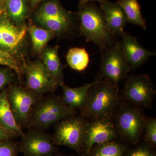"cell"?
<instances>
[{"label": "cell", "mask_w": 156, "mask_h": 156, "mask_svg": "<svg viewBox=\"0 0 156 156\" xmlns=\"http://www.w3.org/2000/svg\"><path fill=\"white\" fill-rule=\"evenodd\" d=\"M119 86L98 77L90 88L80 115L87 120L112 118L121 98Z\"/></svg>", "instance_id": "cell-1"}, {"label": "cell", "mask_w": 156, "mask_h": 156, "mask_svg": "<svg viewBox=\"0 0 156 156\" xmlns=\"http://www.w3.org/2000/svg\"><path fill=\"white\" fill-rule=\"evenodd\" d=\"M76 112L65 104L61 96H42L33 107L27 128L43 131Z\"/></svg>", "instance_id": "cell-4"}, {"label": "cell", "mask_w": 156, "mask_h": 156, "mask_svg": "<svg viewBox=\"0 0 156 156\" xmlns=\"http://www.w3.org/2000/svg\"><path fill=\"white\" fill-rule=\"evenodd\" d=\"M0 65L8 66L13 70L17 74L19 79L23 73V66L20 65V63L12 54L0 49Z\"/></svg>", "instance_id": "cell-25"}, {"label": "cell", "mask_w": 156, "mask_h": 156, "mask_svg": "<svg viewBox=\"0 0 156 156\" xmlns=\"http://www.w3.org/2000/svg\"><path fill=\"white\" fill-rule=\"evenodd\" d=\"M68 64L72 69L82 71L87 67L89 63V56L84 48H71L66 56Z\"/></svg>", "instance_id": "cell-21"}, {"label": "cell", "mask_w": 156, "mask_h": 156, "mask_svg": "<svg viewBox=\"0 0 156 156\" xmlns=\"http://www.w3.org/2000/svg\"><path fill=\"white\" fill-rule=\"evenodd\" d=\"M19 153L18 143L11 140L0 142V156H18Z\"/></svg>", "instance_id": "cell-28"}, {"label": "cell", "mask_w": 156, "mask_h": 156, "mask_svg": "<svg viewBox=\"0 0 156 156\" xmlns=\"http://www.w3.org/2000/svg\"><path fill=\"white\" fill-rule=\"evenodd\" d=\"M0 126L15 137H21L24 134L14 119L7 98L6 89L0 92Z\"/></svg>", "instance_id": "cell-15"}, {"label": "cell", "mask_w": 156, "mask_h": 156, "mask_svg": "<svg viewBox=\"0 0 156 156\" xmlns=\"http://www.w3.org/2000/svg\"><path fill=\"white\" fill-rule=\"evenodd\" d=\"M26 87L38 95L54 92L59 86L49 74L43 62L36 61L23 66Z\"/></svg>", "instance_id": "cell-11"}, {"label": "cell", "mask_w": 156, "mask_h": 156, "mask_svg": "<svg viewBox=\"0 0 156 156\" xmlns=\"http://www.w3.org/2000/svg\"><path fill=\"white\" fill-rule=\"evenodd\" d=\"M58 48L59 47L57 46L44 48L42 50V56L43 64L49 74L60 86L64 83V66L58 56Z\"/></svg>", "instance_id": "cell-16"}, {"label": "cell", "mask_w": 156, "mask_h": 156, "mask_svg": "<svg viewBox=\"0 0 156 156\" xmlns=\"http://www.w3.org/2000/svg\"><path fill=\"white\" fill-rule=\"evenodd\" d=\"M36 14L73 22L72 13L65 10L58 0H50L44 3Z\"/></svg>", "instance_id": "cell-20"}, {"label": "cell", "mask_w": 156, "mask_h": 156, "mask_svg": "<svg viewBox=\"0 0 156 156\" xmlns=\"http://www.w3.org/2000/svg\"><path fill=\"white\" fill-rule=\"evenodd\" d=\"M43 0H30V6L32 8L36 6L37 5H38L39 3L41 2Z\"/></svg>", "instance_id": "cell-32"}, {"label": "cell", "mask_w": 156, "mask_h": 156, "mask_svg": "<svg viewBox=\"0 0 156 156\" xmlns=\"http://www.w3.org/2000/svg\"><path fill=\"white\" fill-rule=\"evenodd\" d=\"M54 156H76L71 155H67L63 154L61 153L58 152L56 153Z\"/></svg>", "instance_id": "cell-33"}, {"label": "cell", "mask_w": 156, "mask_h": 156, "mask_svg": "<svg viewBox=\"0 0 156 156\" xmlns=\"http://www.w3.org/2000/svg\"><path fill=\"white\" fill-rule=\"evenodd\" d=\"M127 144L119 139L94 146L85 156H126Z\"/></svg>", "instance_id": "cell-19"}, {"label": "cell", "mask_w": 156, "mask_h": 156, "mask_svg": "<svg viewBox=\"0 0 156 156\" xmlns=\"http://www.w3.org/2000/svg\"><path fill=\"white\" fill-rule=\"evenodd\" d=\"M98 77L119 86L131 70L124 54L121 41L117 40L101 52Z\"/></svg>", "instance_id": "cell-6"}, {"label": "cell", "mask_w": 156, "mask_h": 156, "mask_svg": "<svg viewBox=\"0 0 156 156\" xmlns=\"http://www.w3.org/2000/svg\"><path fill=\"white\" fill-rule=\"evenodd\" d=\"M21 137L18 148L24 156H54L58 152L52 136L42 130L30 129Z\"/></svg>", "instance_id": "cell-10"}, {"label": "cell", "mask_w": 156, "mask_h": 156, "mask_svg": "<svg viewBox=\"0 0 156 156\" xmlns=\"http://www.w3.org/2000/svg\"><path fill=\"white\" fill-rule=\"evenodd\" d=\"M106 0H79V6L83 5L85 3L92 2H98L100 3L104 2Z\"/></svg>", "instance_id": "cell-31"}, {"label": "cell", "mask_w": 156, "mask_h": 156, "mask_svg": "<svg viewBox=\"0 0 156 156\" xmlns=\"http://www.w3.org/2000/svg\"><path fill=\"white\" fill-rule=\"evenodd\" d=\"M6 90L10 108L16 122L22 129L27 128L33 107L43 95H38L26 87L14 85Z\"/></svg>", "instance_id": "cell-8"}, {"label": "cell", "mask_w": 156, "mask_h": 156, "mask_svg": "<svg viewBox=\"0 0 156 156\" xmlns=\"http://www.w3.org/2000/svg\"><path fill=\"white\" fill-rule=\"evenodd\" d=\"M147 118L142 108L121 99L112 117L118 139L127 145L139 143Z\"/></svg>", "instance_id": "cell-3"}, {"label": "cell", "mask_w": 156, "mask_h": 156, "mask_svg": "<svg viewBox=\"0 0 156 156\" xmlns=\"http://www.w3.org/2000/svg\"><path fill=\"white\" fill-rule=\"evenodd\" d=\"M94 83L95 80L78 88H71L64 83L62 84L60 87L62 89V101L69 108L79 110L85 104L89 90Z\"/></svg>", "instance_id": "cell-17"}, {"label": "cell", "mask_w": 156, "mask_h": 156, "mask_svg": "<svg viewBox=\"0 0 156 156\" xmlns=\"http://www.w3.org/2000/svg\"><path fill=\"white\" fill-rule=\"evenodd\" d=\"M13 138H15V137L12 134L7 132L0 126V142L11 140Z\"/></svg>", "instance_id": "cell-30"}, {"label": "cell", "mask_w": 156, "mask_h": 156, "mask_svg": "<svg viewBox=\"0 0 156 156\" xmlns=\"http://www.w3.org/2000/svg\"><path fill=\"white\" fill-rule=\"evenodd\" d=\"M76 13L80 23V35L92 42L102 52L117 41L109 30L103 11L95 3L89 2L79 6Z\"/></svg>", "instance_id": "cell-2"}, {"label": "cell", "mask_w": 156, "mask_h": 156, "mask_svg": "<svg viewBox=\"0 0 156 156\" xmlns=\"http://www.w3.org/2000/svg\"><path fill=\"white\" fill-rule=\"evenodd\" d=\"M144 142L150 144L154 147H156V119L147 118L144 130Z\"/></svg>", "instance_id": "cell-26"}, {"label": "cell", "mask_w": 156, "mask_h": 156, "mask_svg": "<svg viewBox=\"0 0 156 156\" xmlns=\"http://www.w3.org/2000/svg\"><path fill=\"white\" fill-rule=\"evenodd\" d=\"M37 20L48 30L59 35H65L71 31L73 22L36 14Z\"/></svg>", "instance_id": "cell-22"}, {"label": "cell", "mask_w": 156, "mask_h": 156, "mask_svg": "<svg viewBox=\"0 0 156 156\" xmlns=\"http://www.w3.org/2000/svg\"><path fill=\"white\" fill-rule=\"evenodd\" d=\"M25 27L18 26L7 19H0V49L13 54L19 50L26 34Z\"/></svg>", "instance_id": "cell-13"}, {"label": "cell", "mask_w": 156, "mask_h": 156, "mask_svg": "<svg viewBox=\"0 0 156 156\" xmlns=\"http://www.w3.org/2000/svg\"><path fill=\"white\" fill-rule=\"evenodd\" d=\"M5 7L7 13L18 26L22 27L24 21L27 7L25 0H6Z\"/></svg>", "instance_id": "cell-24"}, {"label": "cell", "mask_w": 156, "mask_h": 156, "mask_svg": "<svg viewBox=\"0 0 156 156\" xmlns=\"http://www.w3.org/2000/svg\"><path fill=\"white\" fill-rule=\"evenodd\" d=\"M100 9L103 11L109 30L116 37L121 36L128 23L125 13L116 2L106 0L100 3Z\"/></svg>", "instance_id": "cell-14"}, {"label": "cell", "mask_w": 156, "mask_h": 156, "mask_svg": "<svg viewBox=\"0 0 156 156\" xmlns=\"http://www.w3.org/2000/svg\"><path fill=\"white\" fill-rule=\"evenodd\" d=\"M33 47L35 51L41 52L46 45L54 37L55 33L52 31L31 25L28 29Z\"/></svg>", "instance_id": "cell-23"}, {"label": "cell", "mask_w": 156, "mask_h": 156, "mask_svg": "<svg viewBox=\"0 0 156 156\" xmlns=\"http://www.w3.org/2000/svg\"><path fill=\"white\" fill-rule=\"evenodd\" d=\"M14 80V75L11 70L0 68V92L5 87L11 83Z\"/></svg>", "instance_id": "cell-29"}, {"label": "cell", "mask_w": 156, "mask_h": 156, "mask_svg": "<svg viewBox=\"0 0 156 156\" xmlns=\"http://www.w3.org/2000/svg\"><path fill=\"white\" fill-rule=\"evenodd\" d=\"M1 14H2V12H1V10H0V17H1Z\"/></svg>", "instance_id": "cell-34"}, {"label": "cell", "mask_w": 156, "mask_h": 156, "mask_svg": "<svg viewBox=\"0 0 156 156\" xmlns=\"http://www.w3.org/2000/svg\"><path fill=\"white\" fill-rule=\"evenodd\" d=\"M116 2L126 14L128 23L138 26L144 30H147L146 20L142 16L137 0H118Z\"/></svg>", "instance_id": "cell-18"}, {"label": "cell", "mask_w": 156, "mask_h": 156, "mask_svg": "<svg viewBox=\"0 0 156 156\" xmlns=\"http://www.w3.org/2000/svg\"><path fill=\"white\" fill-rule=\"evenodd\" d=\"M120 37L122 39L123 51L131 70L137 69L151 57L156 56V52L147 50L135 37L128 33L124 32Z\"/></svg>", "instance_id": "cell-12"}, {"label": "cell", "mask_w": 156, "mask_h": 156, "mask_svg": "<svg viewBox=\"0 0 156 156\" xmlns=\"http://www.w3.org/2000/svg\"><path fill=\"white\" fill-rule=\"evenodd\" d=\"M127 150L126 156H156L155 148L144 142Z\"/></svg>", "instance_id": "cell-27"}, {"label": "cell", "mask_w": 156, "mask_h": 156, "mask_svg": "<svg viewBox=\"0 0 156 156\" xmlns=\"http://www.w3.org/2000/svg\"><path fill=\"white\" fill-rule=\"evenodd\" d=\"M118 139L112 118L87 120L80 155H87L94 146Z\"/></svg>", "instance_id": "cell-9"}, {"label": "cell", "mask_w": 156, "mask_h": 156, "mask_svg": "<svg viewBox=\"0 0 156 156\" xmlns=\"http://www.w3.org/2000/svg\"><path fill=\"white\" fill-rule=\"evenodd\" d=\"M87 120L80 115L76 116L75 114L56 123L54 134L52 135L54 144L56 146H66L81 155Z\"/></svg>", "instance_id": "cell-7"}, {"label": "cell", "mask_w": 156, "mask_h": 156, "mask_svg": "<svg viewBox=\"0 0 156 156\" xmlns=\"http://www.w3.org/2000/svg\"><path fill=\"white\" fill-rule=\"evenodd\" d=\"M119 93L121 100L141 108H150L152 107L156 91L148 75L132 74L126 78Z\"/></svg>", "instance_id": "cell-5"}]
</instances>
